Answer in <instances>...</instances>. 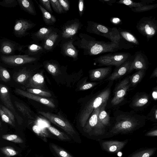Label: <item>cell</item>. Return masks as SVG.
<instances>
[{
    "mask_svg": "<svg viewBox=\"0 0 157 157\" xmlns=\"http://www.w3.org/2000/svg\"><path fill=\"white\" fill-rule=\"evenodd\" d=\"M80 39L77 42L78 47L83 50L84 53L90 56L96 55L106 52H112L123 49L132 48L130 44H117L112 41H98L86 34H79Z\"/></svg>",
    "mask_w": 157,
    "mask_h": 157,
    "instance_id": "1",
    "label": "cell"
},
{
    "mask_svg": "<svg viewBox=\"0 0 157 157\" xmlns=\"http://www.w3.org/2000/svg\"><path fill=\"white\" fill-rule=\"evenodd\" d=\"M146 118L145 116L128 112L119 114L109 132L113 136L132 132L144 125Z\"/></svg>",
    "mask_w": 157,
    "mask_h": 157,
    "instance_id": "2",
    "label": "cell"
},
{
    "mask_svg": "<svg viewBox=\"0 0 157 157\" xmlns=\"http://www.w3.org/2000/svg\"><path fill=\"white\" fill-rule=\"evenodd\" d=\"M110 87L105 88L98 91L86 103L81 111L79 118L80 126L83 128L95 109L99 107L105 102H107L110 94Z\"/></svg>",
    "mask_w": 157,
    "mask_h": 157,
    "instance_id": "3",
    "label": "cell"
},
{
    "mask_svg": "<svg viewBox=\"0 0 157 157\" xmlns=\"http://www.w3.org/2000/svg\"><path fill=\"white\" fill-rule=\"evenodd\" d=\"M39 114L45 117L51 122L64 130L74 141L80 143V136L72 124L61 116L48 112L39 111Z\"/></svg>",
    "mask_w": 157,
    "mask_h": 157,
    "instance_id": "4",
    "label": "cell"
},
{
    "mask_svg": "<svg viewBox=\"0 0 157 157\" xmlns=\"http://www.w3.org/2000/svg\"><path fill=\"white\" fill-rule=\"evenodd\" d=\"M86 30L89 33L106 37L116 43L119 37V32L116 28H110L94 21L87 22Z\"/></svg>",
    "mask_w": 157,
    "mask_h": 157,
    "instance_id": "5",
    "label": "cell"
},
{
    "mask_svg": "<svg viewBox=\"0 0 157 157\" xmlns=\"http://www.w3.org/2000/svg\"><path fill=\"white\" fill-rule=\"evenodd\" d=\"M103 104L94 110L89 120L83 128L84 132L90 136L103 135L105 133V128L100 122L98 117Z\"/></svg>",
    "mask_w": 157,
    "mask_h": 157,
    "instance_id": "6",
    "label": "cell"
},
{
    "mask_svg": "<svg viewBox=\"0 0 157 157\" xmlns=\"http://www.w3.org/2000/svg\"><path fill=\"white\" fill-rule=\"evenodd\" d=\"M131 54L128 53H109L94 59L95 62L100 66H115L117 68L128 59Z\"/></svg>",
    "mask_w": 157,
    "mask_h": 157,
    "instance_id": "7",
    "label": "cell"
},
{
    "mask_svg": "<svg viewBox=\"0 0 157 157\" xmlns=\"http://www.w3.org/2000/svg\"><path fill=\"white\" fill-rule=\"evenodd\" d=\"M136 27L138 32L149 40L157 33V20L152 16L144 17L137 22Z\"/></svg>",
    "mask_w": 157,
    "mask_h": 157,
    "instance_id": "8",
    "label": "cell"
},
{
    "mask_svg": "<svg viewBox=\"0 0 157 157\" xmlns=\"http://www.w3.org/2000/svg\"><path fill=\"white\" fill-rule=\"evenodd\" d=\"M129 77L128 76L123 79L115 88L114 95L111 101L113 105L119 104L124 100L127 92L131 86Z\"/></svg>",
    "mask_w": 157,
    "mask_h": 157,
    "instance_id": "9",
    "label": "cell"
},
{
    "mask_svg": "<svg viewBox=\"0 0 157 157\" xmlns=\"http://www.w3.org/2000/svg\"><path fill=\"white\" fill-rule=\"evenodd\" d=\"M148 61L146 56L141 52L136 53L134 59L130 64L128 73H130L134 70H146L148 67Z\"/></svg>",
    "mask_w": 157,
    "mask_h": 157,
    "instance_id": "10",
    "label": "cell"
},
{
    "mask_svg": "<svg viewBox=\"0 0 157 157\" xmlns=\"http://www.w3.org/2000/svg\"><path fill=\"white\" fill-rule=\"evenodd\" d=\"M2 60L5 63L13 65H21L31 63L36 61V58L28 55L2 56Z\"/></svg>",
    "mask_w": 157,
    "mask_h": 157,
    "instance_id": "11",
    "label": "cell"
},
{
    "mask_svg": "<svg viewBox=\"0 0 157 157\" xmlns=\"http://www.w3.org/2000/svg\"><path fill=\"white\" fill-rule=\"evenodd\" d=\"M128 140L103 141L101 142V146L104 151L109 153H115L120 151L128 143Z\"/></svg>",
    "mask_w": 157,
    "mask_h": 157,
    "instance_id": "12",
    "label": "cell"
},
{
    "mask_svg": "<svg viewBox=\"0 0 157 157\" xmlns=\"http://www.w3.org/2000/svg\"><path fill=\"white\" fill-rule=\"evenodd\" d=\"M15 92L18 94L37 101L51 108L55 107L54 103L50 100L30 93L19 89H16Z\"/></svg>",
    "mask_w": 157,
    "mask_h": 157,
    "instance_id": "13",
    "label": "cell"
},
{
    "mask_svg": "<svg viewBox=\"0 0 157 157\" xmlns=\"http://www.w3.org/2000/svg\"><path fill=\"white\" fill-rule=\"evenodd\" d=\"M45 83L44 79L42 73H38L31 76L29 79L26 86L28 88L44 90Z\"/></svg>",
    "mask_w": 157,
    "mask_h": 157,
    "instance_id": "14",
    "label": "cell"
},
{
    "mask_svg": "<svg viewBox=\"0 0 157 157\" xmlns=\"http://www.w3.org/2000/svg\"><path fill=\"white\" fill-rule=\"evenodd\" d=\"M34 25L33 24L26 20H18L14 27L15 34L18 36H24L27 31L33 27Z\"/></svg>",
    "mask_w": 157,
    "mask_h": 157,
    "instance_id": "15",
    "label": "cell"
},
{
    "mask_svg": "<svg viewBox=\"0 0 157 157\" xmlns=\"http://www.w3.org/2000/svg\"><path fill=\"white\" fill-rule=\"evenodd\" d=\"M132 60L128 59L116 69L105 80L107 81H112L118 79L128 73Z\"/></svg>",
    "mask_w": 157,
    "mask_h": 157,
    "instance_id": "16",
    "label": "cell"
},
{
    "mask_svg": "<svg viewBox=\"0 0 157 157\" xmlns=\"http://www.w3.org/2000/svg\"><path fill=\"white\" fill-rule=\"evenodd\" d=\"M111 71V66L91 70L89 71L90 78L93 81L101 80L107 76Z\"/></svg>",
    "mask_w": 157,
    "mask_h": 157,
    "instance_id": "17",
    "label": "cell"
},
{
    "mask_svg": "<svg viewBox=\"0 0 157 157\" xmlns=\"http://www.w3.org/2000/svg\"><path fill=\"white\" fill-rule=\"evenodd\" d=\"M149 99L148 95L146 93H138L133 97L130 104L132 108H141L147 105Z\"/></svg>",
    "mask_w": 157,
    "mask_h": 157,
    "instance_id": "18",
    "label": "cell"
},
{
    "mask_svg": "<svg viewBox=\"0 0 157 157\" xmlns=\"http://www.w3.org/2000/svg\"><path fill=\"white\" fill-rule=\"evenodd\" d=\"M0 98L6 106L14 113L15 110L12 103L10 92L4 85H0Z\"/></svg>",
    "mask_w": 157,
    "mask_h": 157,
    "instance_id": "19",
    "label": "cell"
},
{
    "mask_svg": "<svg viewBox=\"0 0 157 157\" xmlns=\"http://www.w3.org/2000/svg\"><path fill=\"white\" fill-rule=\"evenodd\" d=\"M80 26V23L77 22H74L66 25L63 29L62 36L65 38L72 37L77 33Z\"/></svg>",
    "mask_w": 157,
    "mask_h": 157,
    "instance_id": "20",
    "label": "cell"
},
{
    "mask_svg": "<svg viewBox=\"0 0 157 157\" xmlns=\"http://www.w3.org/2000/svg\"><path fill=\"white\" fill-rule=\"evenodd\" d=\"M156 149V147L141 148L133 152L128 157H151Z\"/></svg>",
    "mask_w": 157,
    "mask_h": 157,
    "instance_id": "21",
    "label": "cell"
},
{
    "mask_svg": "<svg viewBox=\"0 0 157 157\" xmlns=\"http://www.w3.org/2000/svg\"><path fill=\"white\" fill-rule=\"evenodd\" d=\"M63 51L65 55L76 59L77 58L78 52L73 44V41L70 40L65 43L63 47Z\"/></svg>",
    "mask_w": 157,
    "mask_h": 157,
    "instance_id": "22",
    "label": "cell"
},
{
    "mask_svg": "<svg viewBox=\"0 0 157 157\" xmlns=\"http://www.w3.org/2000/svg\"><path fill=\"white\" fill-rule=\"evenodd\" d=\"M107 102H105L102 104L98 116L100 122L105 128L110 125L109 117L105 110Z\"/></svg>",
    "mask_w": 157,
    "mask_h": 157,
    "instance_id": "23",
    "label": "cell"
},
{
    "mask_svg": "<svg viewBox=\"0 0 157 157\" xmlns=\"http://www.w3.org/2000/svg\"><path fill=\"white\" fill-rule=\"evenodd\" d=\"M46 128L52 134L55 136L59 139L64 141H71L72 140L68 135L62 132L55 127L50 125H48Z\"/></svg>",
    "mask_w": 157,
    "mask_h": 157,
    "instance_id": "24",
    "label": "cell"
},
{
    "mask_svg": "<svg viewBox=\"0 0 157 157\" xmlns=\"http://www.w3.org/2000/svg\"><path fill=\"white\" fill-rule=\"evenodd\" d=\"M145 70H139L129 77L131 86H135L141 81L145 75Z\"/></svg>",
    "mask_w": 157,
    "mask_h": 157,
    "instance_id": "25",
    "label": "cell"
},
{
    "mask_svg": "<svg viewBox=\"0 0 157 157\" xmlns=\"http://www.w3.org/2000/svg\"><path fill=\"white\" fill-rule=\"evenodd\" d=\"M51 149L58 157H73L71 154L54 143H50L49 144Z\"/></svg>",
    "mask_w": 157,
    "mask_h": 157,
    "instance_id": "26",
    "label": "cell"
},
{
    "mask_svg": "<svg viewBox=\"0 0 157 157\" xmlns=\"http://www.w3.org/2000/svg\"><path fill=\"white\" fill-rule=\"evenodd\" d=\"M121 37L125 40L133 44L136 45L139 44V43L136 37L131 33L120 29H118Z\"/></svg>",
    "mask_w": 157,
    "mask_h": 157,
    "instance_id": "27",
    "label": "cell"
},
{
    "mask_svg": "<svg viewBox=\"0 0 157 157\" xmlns=\"http://www.w3.org/2000/svg\"><path fill=\"white\" fill-rule=\"evenodd\" d=\"M58 37V35L56 33L52 32L44 40V48L47 50L51 49Z\"/></svg>",
    "mask_w": 157,
    "mask_h": 157,
    "instance_id": "28",
    "label": "cell"
},
{
    "mask_svg": "<svg viewBox=\"0 0 157 157\" xmlns=\"http://www.w3.org/2000/svg\"><path fill=\"white\" fill-rule=\"evenodd\" d=\"M38 6L42 14L43 18L45 22L48 24H52L56 21V17L47 11L40 5L39 4Z\"/></svg>",
    "mask_w": 157,
    "mask_h": 157,
    "instance_id": "29",
    "label": "cell"
},
{
    "mask_svg": "<svg viewBox=\"0 0 157 157\" xmlns=\"http://www.w3.org/2000/svg\"><path fill=\"white\" fill-rule=\"evenodd\" d=\"M22 9L30 14L35 15L36 14L34 8L29 1L28 0H17Z\"/></svg>",
    "mask_w": 157,
    "mask_h": 157,
    "instance_id": "30",
    "label": "cell"
},
{
    "mask_svg": "<svg viewBox=\"0 0 157 157\" xmlns=\"http://www.w3.org/2000/svg\"><path fill=\"white\" fill-rule=\"evenodd\" d=\"M14 103L17 108L24 116L30 119L33 118L30 110L25 104L17 101L14 102Z\"/></svg>",
    "mask_w": 157,
    "mask_h": 157,
    "instance_id": "31",
    "label": "cell"
},
{
    "mask_svg": "<svg viewBox=\"0 0 157 157\" xmlns=\"http://www.w3.org/2000/svg\"><path fill=\"white\" fill-rule=\"evenodd\" d=\"M52 33L51 29L43 27L40 29L35 33V36L38 39L45 40Z\"/></svg>",
    "mask_w": 157,
    "mask_h": 157,
    "instance_id": "32",
    "label": "cell"
},
{
    "mask_svg": "<svg viewBox=\"0 0 157 157\" xmlns=\"http://www.w3.org/2000/svg\"><path fill=\"white\" fill-rule=\"evenodd\" d=\"M117 3L123 4L128 6L130 8H136L147 5L144 1L142 0L141 2H136L131 0H120Z\"/></svg>",
    "mask_w": 157,
    "mask_h": 157,
    "instance_id": "33",
    "label": "cell"
},
{
    "mask_svg": "<svg viewBox=\"0 0 157 157\" xmlns=\"http://www.w3.org/2000/svg\"><path fill=\"white\" fill-rule=\"evenodd\" d=\"M45 67L48 72L53 76H56L60 73L58 66L55 63L48 62L46 64Z\"/></svg>",
    "mask_w": 157,
    "mask_h": 157,
    "instance_id": "34",
    "label": "cell"
},
{
    "mask_svg": "<svg viewBox=\"0 0 157 157\" xmlns=\"http://www.w3.org/2000/svg\"><path fill=\"white\" fill-rule=\"evenodd\" d=\"M27 91L32 94L43 98L50 97L52 96L51 94L49 92L44 90L32 88H27Z\"/></svg>",
    "mask_w": 157,
    "mask_h": 157,
    "instance_id": "35",
    "label": "cell"
},
{
    "mask_svg": "<svg viewBox=\"0 0 157 157\" xmlns=\"http://www.w3.org/2000/svg\"><path fill=\"white\" fill-rule=\"evenodd\" d=\"M33 130L37 135L42 138H47L50 136L47 129L39 126L35 125L32 128Z\"/></svg>",
    "mask_w": 157,
    "mask_h": 157,
    "instance_id": "36",
    "label": "cell"
},
{
    "mask_svg": "<svg viewBox=\"0 0 157 157\" xmlns=\"http://www.w3.org/2000/svg\"><path fill=\"white\" fill-rule=\"evenodd\" d=\"M157 7V4H147L136 8L131 9L132 10L135 12H143L153 9Z\"/></svg>",
    "mask_w": 157,
    "mask_h": 157,
    "instance_id": "37",
    "label": "cell"
},
{
    "mask_svg": "<svg viewBox=\"0 0 157 157\" xmlns=\"http://www.w3.org/2000/svg\"><path fill=\"white\" fill-rule=\"evenodd\" d=\"M2 138L6 140L10 141L15 143H23L22 140L18 136L14 134H8L3 135Z\"/></svg>",
    "mask_w": 157,
    "mask_h": 157,
    "instance_id": "38",
    "label": "cell"
},
{
    "mask_svg": "<svg viewBox=\"0 0 157 157\" xmlns=\"http://www.w3.org/2000/svg\"><path fill=\"white\" fill-rule=\"evenodd\" d=\"M50 3L53 10L58 13H63V9L59 0H50Z\"/></svg>",
    "mask_w": 157,
    "mask_h": 157,
    "instance_id": "39",
    "label": "cell"
},
{
    "mask_svg": "<svg viewBox=\"0 0 157 157\" xmlns=\"http://www.w3.org/2000/svg\"><path fill=\"white\" fill-rule=\"evenodd\" d=\"M17 1L15 0H4L0 2V5L4 7H13L17 5Z\"/></svg>",
    "mask_w": 157,
    "mask_h": 157,
    "instance_id": "40",
    "label": "cell"
},
{
    "mask_svg": "<svg viewBox=\"0 0 157 157\" xmlns=\"http://www.w3.org/2000/svg\"><path fill=\"white\" fill-rule=\"evenodd\" d=\"M98 82H87L82 84L80 87L79 90H85L91 88L97 85Z\"/></svg>",
    "mask_w": 157,
    "mask_h": 157,
    "instance_id": "41",
    "label": "cell"
},
{
    "mask_svg": "<svg viewBox=\"0 0 157 157\" xmlns=\"http://www.w3.org/2000/svg\"><path fill=\"white\" fill-rule=\"evenodd\" d=\"M12 46L8 43H5L3 44L1 47V51L3 53L9 54L13 51Z\"/></svg>",
    "mask_w": 157,
    "mask_h": 157,
    "instance_id": "42",
    "label": "cell"
},
{
    "mask_svg": "<svg viewBox=\"0 0 157 157\" xmlns=\"http://www.w3.org/2000/svg\"><path fill=\"white\" fill-rule=\"evenodd\" d=\"M31 77L30 73L26 72L20 75L17 78L16 80L18 82L21 83L29 79Z\"/></svg>",
    "mask_w": 157,
    "mask_h": 157,
    "instance_id": "43",
    "label": "cell"
},
{
    "mask_svg": "<svg viewBox=\"0 0 157 157\" xmlns=\"http://www.w3.org/2000/svg\"><path fill=\"white\" fill-rule=\"evenodd\" d=\"M2 150L3 153L8 156L15 155L17 154L16 151L11 147H3Z\"/></svg>",
    "mask_w": 157,
    "mask_h": 157,
    "instance_id": "44",
    "label": "cell"
},
{
    "mask_svg": "<svg viewBox=\"0 0 157 157\" xmlns=\"http://www.w3.org/2000/svg\"><path fill=\"white\" fill-rule=\"evenodd\" d=\"M1 108L7 116L10 119L11 121L13 122L15 121V117L12 112L10 110L8 109L5 106L2 105Z\"/></svg>",
    "mask_w": 157,
    "mask_h": 157,
    "instance_id": "45",
    "label": "cell"
},
{
    "mask_svg": "<svg viewBox=\"0 0 157 157\" xmlns=\"http://www.w3.org/2000/svg\"><path fill=\"white\" fill-rule=\"evenodd\" d=\"M0 115L1 116L2 120L3 121L12 125H13V123L4 112L1 107H0Z\"/></svg>",
    "mask_w": 157,
    "mask_h": 157,
    "instance_id": "46",
    "label": "cell"
},
{
    "mask_svg": "<svg viewBox=\"0 0 157 157\" xmlns=\"http://www.w3.org/2000/svg\"><path fill=\"white\" fill-rule=\"evenodd\" d=\"M28 49L30 51L32 52H37L43 50L42 47L35 44L30 45L28 47Z\"/></svg>",
    "mask_w": 157,
    "mask_h": 157,
    "instance_id": "47",
    "label": "cell"
},
{
    "mask_svg": "<svg viewBox=\"0 0 157 157\" xmlns=\"http://www.w3.org/2000/svg\"><path fill=\"white\" fill-rule=\"evenodd\" d=\"M0 75L3 79L7 80L10 78V75L8 71L2 67L0 68Z\"/></svg>",
    "mask_w": 157,
    "mask_h": 157,
    "instance_id": "48",
    "label": "cell"
},
{
    "mask_svg": "<svg viewBox=\"0 0 157 157\" xmlns=\"http://www.w3.org/2000/svg\"><path fill=\"white\" fill-rule=\"evenodd\" d=\"M40 3L45 8V10L47 11H49L50 12H52V10L51 6L50 0H39Z\"/></svg>",
    "mask_w": 157,
    "mask_h": 157,
    "instance_id": "49",
    "label": "cell"
},
{
    "mask_svg": "<svg viewBox=\"0 0 157 157\" xmlns=\"http://www.w3.org/2000/svg\"><path fill=\"white\" fill-rule=\"evenodd\" d=\"M63 10L67 11L69 9V5L68 2L67 0H59Z\"/></svg>",
    "mask_w": 157,
    "mask_h": 157,
    "instance_id": "50",
    "label": "cell"
},
{
    "mask_svg": "<svg viewBox=\"0 0 157 157\" xmlns=\"http://www.w3.org/2000/svg\"><path fill=\"white\" fill-rule=\"evenodd\" d=\"M84 2L83 0H79L78 3V8L79 15L82 16L84 10Z\"/></svg>",
    "mask_w": 157,
    "mask_h": 157,
    "instance_id": "51",
    "label": "cell"
},
{
    "mask_svg": "<svg viewBox=\"0 0 157 157\" xmlns=\"http://www.w3.org/2000/svg\"><path fill=\"white\" fill-rule=\"evenodd\" d=\"M145 136H157V130L154 129L147 132Z\"/></svg>",
    "mask_w": 157,
    "mask_h": 157,
    "instance_id": "52",
    "label": "cell"
},
{
    "mask_svg": "<svg viewBox=\"0 0 157 157\" xmlns=\"http://www.w3.org/2000/svg\"><path fill=\"white\" fill-rule=\"evenodd\" d=\"M152 96L153 99L154 100H156L157 98V91L156 87L155 88V89L153 91L152 94Z\"/></svg>",
    "mask_w": 157,
    "mask_h": 157,
    "instance_id": "53",
    "label": "cell"
},
{
    "mask_svg": "<svg viewBox=\"0 0 157 157\" xmlns=\"http://www.w3.org/2000/svg\"><path fill=\"white\" fill-rule=\"evenodd\" d=\"M157 77V67H156L152 73L151 76L150 78H155Z\"/></svg>",
    "mask_w": 157,
    "mask_h": 157,
    "instance_id": "54",
    "label": "cell"
}]
</instances>
